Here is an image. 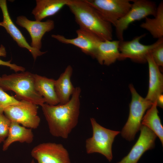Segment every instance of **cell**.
<instances>
[{
    "label": "cell",
    "instance_id": "1",
    "mask_svg": "<svg viewBox=\"0 0 163 163\" xmlns=\"http://www.w3.org/2000/svg\"><path fill=\"white\" fill-rule=\"evenodd\" d=\"M81 92L80 87H76L67 103L55 105L45 103L41 106L52 136L67 139L77 126L80 114Z\"/></svg>",
    "mask_w": 163,
    "mask_h": 163
},
{
    "label": "cell",
    "instance_id": "2",
    "mask_svg": "<svg viewBox=\"0 0 163 163\" xmlns=\"http://www.w3.org/2000/svg\"><path fill=\"white\" fill-rule=\"evenodd\" d=\"M80 28L97 36L101 40H111L112 24L85 0H69L66 5Z\"/></svg>",
    "mask_w": 163,
    "mask_h": 163
},
{
    "label": "cell",
    "instance_id": "3",
    "mask_svg": "<svg viewBox=\"0 0 163 163\" xmlns=\"http://www.w3.org/2000/svg\"><path fill=\"white\" fill-rule=\"evenodd\" d=\"M0 87L5 91L14 92L21 100L41 106L45 103L44 98L35 89L34 74L30 72L3 75L0 77Z\"/></svg>",
    "mask_w": 163,
    "mask_h": 163
},
{
    "label": "cell",
    "instance_id": "4",
    "mask_svg": "<svg viewBox=\"0 0 163 163\" xmlns=\"http://www.w3.org/2000/svg\"><path fill=\"white\" fill-rule=\"evenodd\" d=\"M92 136L86 139L85 149L88 154L98 153L104 156L110 162L113 159L112 147L115 137L119 131L106 128L98 124L95 119L90 118Z\"/></svg>",
    "mask_w": 163,
    "mask_h": 163
},
{
    "label": "cell",
    "instance_id": "5",
    "mask_svg": "<svg viewBox=\"0 0 163 163\" xmlns=\"http://www.w3.org/2000/svg\"><path fill=\"white\" fill-rule=\"evenodd\" d=\"M129 87L132 94L129 114L121 133L123 138L130 141L134 140L139 130L145 112L153 103L140 96L133 85L130 84Z\"/></svg>",
    "mask_w": 163,
    "mask_h": 163
},
{
    "label": "cell",
    "instance_id": "6",
    "mask_svg": "<svg viewBox=\"0 0 163 163\" xmlns=\"http://www.w3.org/2000/svg\"><path fill=\"white\" fill-rule=\"evenodd\" d=\"M129 11L116 22L114 27L118 40H123V33L129 25L136 21L145 18L149 15L155 16L157 7L154 2L147 0H132Z\"/></svg>",
    "mask_w": 163,
    "mask_h": 163
},
{
    "label": "cell",
    "instance_id": "7",
    "mask_svg": "<svg viewBox=\"0 0 163 163\" xmlns=\"http://www.w3.org/2000/svg\"><path fill=\"white\" fill-rule=\"evenodd\" d=\"M38 110L37 105L21 100L18 104L6 108L3 113L11 122L21 124L25 127L35 129L38 127L40 121L37 114Z\"/></svg>",
    "mask_w": 163,
    "mask_h": 163
},
{
    "label": "cell",
    "instance_id": "8",
    "mask_svg": "<svg viewBox=\"0 0 163 163\" xmlns=\"http://www.w3.org/2000/svg\"><path fill=\"white\" fill-rule=\"evenodd\" d=\"M107 21L115 26L131 8L130 0H85Z\"/></svg>",
    "mask_w": 163,
    "mask_h": 163
},
{
    "label": "cell",
    "instance_id": "9",
    "mask_svg": "<svg viewBox=\"0 0 163 163\" xmlns=\"http://www.w3.org/2000/svg\"><path fill=\"white\" fill-rule=\"evenodd\" d=\"M31 154L38 163H71L67 150L61 144L40 143L32 149Z\"/></svg>",
    "mask_w": 163,
    "mask_h": 163
},
{
    "label": "cell",
    "instance_id": "10",
    "mask_svg": "<svg viewBox=\"0 0 163 163\" xmlns=\"http://www.w3.org/2000/svg\"><path fill=\"white\" fill-rule=\"evenodd\" d=\"M145 35L144 34L137 36L130 41H120L119 50L120 55L119 59L128 58L138 62H146V58L148 54L163 41V37L158 39L152 44L145 45L140 42V39Z\"/></svg>",
    "mask_w": 163,
    "mask_h": 163
},
{
    "label": "cell",
    "instance_id": "11",
    "mask_svg": "<svg viewBox=\"0 0 163 163\" xmlns=\"http://www.w3.org/2000/svg\"><path fill=\"white\" fill-rule=\"evenodd\" d=\"M16 23L28 32L31 39L30 46L40 50L43 35L53 29L55 26L54 21L52 20L48 19L45 21H31L23 15L17 17Z\"/></svg>",
    "mask_w": 163,
    "mask_h": 163
},
{
    "label": "cell",
    "instance_id": "12",
    "mask_svg": "<svg viewBox=\"0 0 163 163\" xmlns=\"http://www.w3.org/2000/svg\"><path fill=\"white\" fill-rule=\"evenodd\" d=\"M139 138L128 154L117 163H137L146 151L155 146L156 135L149 129L141 125Z\"/></svg>",
    "mask_w": 163,
    "mask_h": 163
},
{
    "label": "cell",
    "instance_id": "13",
    "mask_svg": "<svg viewBox=\"0 0 163 163\" xmlns=\"http://www.w3.org/2000/svg\"><path fill=\"white\" fill-rule=\"evenodd\" d=\"M76 32L77 36L73 39L67 38L59 34H52L51 36L61 43L78 47L83 52L94 58L97 46L102 40L94 34L80 28Z\"/></svg>",
    "mask_w": 163,
    "mask_h": 163
},
{
    "label": "cell",
    "instance_id": "14",
    "mask_svg": "<svg viewBox=\"0 0 163 163\" xmlns=\"http://www.w3.org/2000/svg\"><path fill=\"white\" fill-rule=\"evenodd\" d=\"M0 8L2 10L3 20L2 27L21 47L25 48L31 53L35 60L37 57L45 53L46 52H42L32 48L27 42L21 32L13 22L8 12L7 2L5 0H0Z\"/></svg>",
    "mask_w": 163,
    "mask_h": 163
},
{
    "label": "cell",
    "instance_id": "15",
    "mask_svg": "<svg viewBox=\"0 0 163 163\" xmlns=\"http://www.w3.org/2000/svg\"><path fill=\"white\" fill-rule=\"evenodd\" d=\"M151 52L146 58L148 63L149 73L148 91L146 99L153 103L158 101L163 91V76L160 71L159 66L155 63Z\"/></svg>",
    "mask_w": 163,
    "mask_h": 163
},
{
    "label": "cell",
    "instance_id": "16",
    "mask_svg": "<svg viewBox=\"0 0 163 163\" xmlns=\"http://www.w3.org/2000/svg\"><path fill=\"white\" fill-rule=\"evenodd\" d=\"M119 40L101 41L96 49L94 58L101 65L109 66L119 59Z\"/></svg>",
    "mask_w": 163,
    "mask_h": 163
},
{
    "label": "cell",
    "instance_id": "17",
    "mask_svg": "<svg viewBox=\"0 0 163 163\" xmlns=\"http://www.w3.org/2000/svg\"><path fill=\"white\" fill-rule=\"evenodd\" d=\"M73 72L72 67L68 65L58 78L55 81V88L59 104L68 102L75 89L71 80Z\"/></svg>",
    "mask_w": 163,
    "mask_h": 163
},
{
    "label": "cell",
    "instance_id": "18",
    "mask_svg": "<svg viewBox=\"0 0 163 163\" xmlns=\"http://www.w3.org/2000/svg\"><path fill=\"white\" fill-rule=\"evenodd\" d=\"M34 87L44 99L45 103L50 105L59 104L55 88L56 80L37 74H34Z\"/></svg>",
    "mask_w": 163,
    "mask_h": 163
},
{
    "label": "cell",
    "instance_id": "19",
    "mask_svg": "<svg viewBox=\"0 0 163 163\" xmlns=\"http://www.w3.org/2000/svg\"><path fill=\"white\" fill-rule=\"evenodd\" d=\"M69 0H36V5L32 13L36 21H41L53 16L66 5Z\"/></svg>",
    "mask_w": 163,
    "mask_h": 163
},
{
    "label": "cell",
    "instance_id": "20",
    "mask_svg": "<svg viewBox=\"0 0 163 163\" xmlns=\"http://www.w3.org/2000/svg\"><path fill=\"white\" fill-rule=\"evenodd\" d=\"M34 137L31 129L20 126L16 122H11L8 136L3 142L2 150H7L10 145L15 142L30 143L33 142Z\"/></svg>",
    "mask_w": 163,
    "mask_h": 163
},
{
    "label": "cell",
    "instance_id": "21",
    "mask_svg": "<svg viewBox=\"0 0 163 163\" xmlns=\"http://www.w3.org/2000/svg\"><path fill=\"white\" fill-rule=\"evenodd\" d=\"M157 106L156 101L148 109L142 118L141 123L152 131L159 138L163 145V127L158 115Z\"/></svg>",
    "mask_w": 163,
    "mask_h": 163
},
{
    "label": "cell",
    "instance_id": "22",
    "mask_svg": "<svg viewBox=\"0 0 163 163\" xmlns=\"http://www.w3.org/2000/svg\"><path fill=\"white\" fill-rule=\"evenodd\" d=\"M154 18L146 17L140 27L148 31L153 37L159 39L163 37V2L161 1L157 7Z\"/></svg>",
    "mask_w": 163,
    "mask_h": 163
},
{
    "label": "cell",
    "instance_id": "23",
    "mask_svg": "<svg viewBox=\"0 0 163 163\" xmlns=\"http://www.w3.org/2000/svg\"><path fill=\"white\" fill-rule=\"evenodd\" d=\"M19 101L13 96L7 94L0 87V113H3L4 110L6 108L18 104Z\"/></svg>",
    "mask_w": 163,
    "mask_h": 163
},
{
    "label": "cell",
    "instance_id": "24",
    "mask_svg": "<svg viewBox=\"0 0 163 163\" xmlns=\"http://www.w3.org/2000/svg\"><path fill=\"white\" fill-rule=\"evenodd\" d=\"M11 122L3 113H0V143L7 137Z\"/></svg>",
    "mask_w": 163,
    "mask_h": 163
},
{
    "label": "cell",
    "instance_id": "25",
    "mask_svg": "<svg viewBox=\"0 0 163 163\" xmlns=\"http://www.w3.org/2000/svg\"><path fill=\"white\" fill-rule=\"evenodd\" d=\"M6 56V52L5 47L1 44L0 46V56L5 57ZM11 60L8 61H5L0 59V65L5 66L9 67L11 70L15 72L18 71L24 72L25 68L21 66H18L15 64L11 63Z\"/></svg>",
    "mask_w": 163,
    "mask_h": 163
},
{
    "label": "cell",
    "instance_id": "26",
    "mask_svg": "<svg viewBox=\"0 0 163 163\" xmlns=\"http://www.w3.org/2000/svg\"><path fill=\"white\" fill-rule=\"evenodd\" d=\"M155 63L159 66H163V41L156 46L151 53Z\"/></svg>",
    "mask_w": 163,
    "mask_h": 163
},
{
    "label": "cell",
    "instance_id": "27",
    "mask_svg": "<svg viewBox=\"0 0 163 163\" xmlns=\"http://www.w3.org/2000/svg\"><path fill=\"white\" fill-rule=\"evenodd\" d=\"M30 163H34V160L33 159Z\"/></svg>",
    "mask_w": 163,
    "mask_h": 163
},
{
    "label": "cell",
    "instance_id": "28",
    "mask_svg": "<svg viewBox=\"0 0 163 163\" xmlns=\"http://www.w3.org/2000/svg\"><path fill=\"white\" fill-rule=\"evenodd\" d=\"M0 26H2V24L1 22H0Z\"/></svg>",
    "mask_w": 163,
    "mask_h": 163
}]
</instances>
